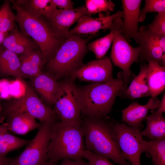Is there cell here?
Wrapping results in <instances>:
<instances>
[{"label":"cell","instance_id":"7a4b0ae2","mask_svg":"<svg viewBox=\"0 0 165 165\" xmlns=\"http://www.w3.org/2000/svg\"><path fill=\"white\" fill-rule=\"evenodd\" d=\"M111 124L107 118L84 116L82 119L86 150L119 165H130L123 157L112 136Z\"/></svg>","mask_w":165,"mask_h":165},{"label":"cell","instance_id":"5b68a950","mask_svg":"<svg viewBox=\"0 0 165 165\" xmlns=\"http://www.w3.org/2000/svg\"><path fill=\"white\" fill-rule=\"evenodd\" d=\"M16 10L15 21L20 30L36 43L42 52L46 63L52 57L62 43L66 39L61 38L52 31L44 17H37L26 12L9 0Z\"/></svg>","mask_w":165,"mask_h":165},{"label":"cell","instance_id":"7402d4cb","mask_svg":"<svg viewBox=\"0 0 165 165\" xmlns=\"http://www.w3.org/2000/svg\"><path fill=\"white\" fill-rule=\"evenodd\" d=\"M148 68L147 75L148 85L151 97H157L165 88V68L156 62L147 59Z\"/></svg>","mask_w":165,"mask_h":165},{"label":"cell","instance_id":"6da1fadb","mask_svg":"<svg viewBox=\"0 0 165 165\" xmlns=\"http://www.w3.org/2000/svg\"><path fill=\"white\" fill-rule=\"evenodd\" d=\"M127 86L120 77L105 82L77 86L81 114L85 117L107 118L117 96Z\"/></svg>","mask_w":165,"mask_h":165},{"label":"cell","instance_id":"44dd1931","mask_svg":"<svg viewBox=\"0 0 165 165\" xmlns=\"http://www.w3.org/2000/svg\"><path fill=\"white\" fill-rule=\"evenodd\" d=\"M6 116L8 117V130L15 134L25 135L40 126L34 117L26 112H16Z\"/></svg>","mask_w":165,"mask_h":165},{"label":"cell","instance_id":"cb8c5ba5","mask_svg":"<svg viewBox=\"0 0 165 165\" xmlns=\"http://www.w3.org/2000/svg\"><path fill=\"white\" fill-rule=\"evenodd\" d=\"M163 114L156 111L148 116L146 128L141 131L142 136L151 140L165 138V119Z\"/></svg>","mask_w":165,"mask_h":165},{"label":"cell","instance_id":"ab89813d","mask_svg":"<svg viewBox=\"0 0 165 165\" xmlns=\"http://www.w3.org/2000/svg\"><path fill=\"white\" fill-rule=\"evenodd\" d=\"M11 160V159L6 157H0V165H9Z\"/></svg>","mask_w":165,"mask_h":165},{"label":"cell","instance_id":"d4e9b609","mask_svg":"<svg viewBox=\"0 0 165 165\" xmlns=\"http://www.w3.org/2000/svg\"><path fill=\"white\" fill-rule=\"evenodd\" d=\"M20 7L33 16L45 18L49 17L57 8L52 0H27Z\"/></svg>","mask_w":165,"mask_h":165},{"label":"cell","instance_id":"4fadbf2b","mask_svg":"<svg viewBox=\"0 0 165 165\" xmlns=\"http://www.w3.org/2000/svg\"><path fill=\"white\" fill-rule=\"evenodd\" d=\"M31 79L32 87L48 105H53L60 88V82L51 74L42 71Z\"/></svg>","mask_w":165,"mask_h":165},{"label":"cell","instance_id":"b9f144b4","mask_svg":"<svg viewBox=\"0 0 165 165\" xmlns=\"http://www.w3.org/2000/svg\"><path fill=\"white\" fill-rule=\"evenodd\" d=\"M8 131L6 124L0 125V134Z\"/></svg>","mask_w":165,"mask_h":165},{"label":"cell","instance_id":"f1b7e54d","mask_svg":"<svg viewBox=\"0 0 165 165\" xmlns=\"http://www.w3.org/2000/svg\"><path fill=\"white\" fill-rule=\"evenodd\" d=\"M85 2L88 15L90 17L92 14L113 11L115 6V4L111 0H86Z\"/></svg>","mask_w":165,"mask_h":165},{"label":"cell","instance_id":"7bdbcfd3","mask_svg":"<svg viewBox=\"0 0 165 165\" xmlns=\"http://www.w3.org/2000/svg\"><path fill=\"white\" fill-rule=\"evenodd\" d=\"M56 163H55L51 160L49 159V160L46 161L45 163L42 165H55Z\"/></svg>","mask_w":165,"mask_h":165},{"label":"cell","instance_id":"f35d334b","mask_svg":"<svg viewBox=\"0 0 165 165\" xmlns=\"http://www.w3.org/2000/svg\"><path fill=\"white\" fill-rule=\"evenodd\" d=\"M158 109L156 111L157 112L163 114L165 112V94H163L161 100L160 101L158 107Z\"/></svg>","mask_w":165,"mask_h":165},{"label":"cell","instance_id":"f546056e","mask_svg":"<svg viewBox=\"0 0 165 165\" xmlns=\"http://www.w3.org/2000/svg\"><path fill=\"white\" fill-rule=\"evenodd\" d=\"M145 6L140 9L139 16V22L144 21L148 13L165 11V0H145Z\"/></svg>","mask_w":165,"mask_h":165},{"label":"cell","instance_id":"8992f818","mask_svg":"<svg viewBox=\"0 0 165 165\" xmlns=\"http://www.w3.org/2000/svg\"><path fill=\"white\" fill-rule=\"evenodd\" d=\"M122 22V18L116 19L107 29L114 35L110 58L112 64L122 70L119 77L127 86L132 74L130 67L134 62H139L141 50L139 46L133 47L127 41L121 32Z\"/></svg>","mask_w":165,"mask_h":165},{"label":"cell","instance_id":"ba28073f","mask_svg":"<svg viewBox=\"0 0 165 165\" xmlns=\"http://www.w3.org/2000/svg\"><path fill=\"white\" fill-rule=\"evenodd\" d=\"M75 80L67 77L60 82V86L53 109L62 123L81 124L82 119Z\"/></svg>","mask_w":165,"mask_h":165},{"label":"cell","instance_id":"60d3db41","mask_svg":"<svg viewBox=\"0 0 165 165\" xmlns=\"http://www.w3.org/2000/svg\"><path fill=\"white\" fill-rule=\"evenodd\" d=\"M7 35V34H5L0 31V46L2 45V43Z\"/></svg>","mask_w":165,"mask_h":165},{"label":"cell","instance_id":"e575fe53","mask_svg":"<svg viewBox=\"0 0 165 165\" xmlns=\"http://www.w3.org/2000/svg\"><path fill=\"white\" fill-rule=\"evenodd\" d=\"M9 82L7 79L0 80V99H9L11 98L9 90Z\"/></svg>","mask_w":165,"mask_h":165},{"label":"cell","instance_id":"484cf974","mask_svg":"<svg viewBox=\"0 0 165 165\" xmlns=\"http://www.w3.org/2000/svg\"><path fill=\"white\" fill-rule=\"evenodd\" d=\"M145 152L149 153L153 165H165V138L144 140Z\"/></svg>","mask_w":165,"mask_h":165},{"label":"cell","instance_id":"74e56055","mask_svg":"<svg viewBox=\"0 0 165 165\" xmlns=\"http://www.w3.org/2000/svg\"><path fill=\"white\" fill-rule=\"evenodd\" d=\"M58 165H90V164L88 162H86L82 160H75L65 159L62 160L61 163Z\"/></svg>","mask_w":165,"mask_h":165},{"label":"cell","instance_id":"8d00e7d4","mask_svg":"<svg viewBox=\"0 0 165 165\" xmlns=\"http://www.w3.org/2000/svg\"><path fill=\"white\" fill-rule=\"evenodd\" d=\"M3 133L0 134V157H5L7 154L12 150L5 141Z\"/></svg>","mask_w":165,"mask_h":165},{"label":"cell","instance_id":"52a82bcc","mask_svg":"<svg viewBox=\"0 0 165 165\" xmlns=\"http://www.w3.org/2000/svg\"><path fill=\"white\" fill-rule=\"evenodd\" d=\"M111 125L112 136L123 157L130 165H141V155L145 152L141 131L115 121Z\"/></svg>","mask_w":165,"mask_h":165},{"label":"cell","instance_id":"9c48e42d","mask_svg":"<svg viewBox=\"0 0 165 165\" xmlns=\"http://www.w3.org/2000/svg\"><path fill=\"white\" fill-rule=\"evenodd\" d=\"M27 113L41 122L53 124L57 118L53 110L39 97L31 86L27 83L25 95L18 99H15L7 105L4 114L18 112Z\"/></svg>","mask_w":165,"mask_h":165},{"label":"cell","instance_id":"e0dca14e","mask_svg":"<svg viewBox=\"0 0 165 165\" xmlns=\"http://www.w3.org/2000/svg\"><path fill=\"white\" fill-rule=\"evenodd\" d=\"M134 39L141 50L139 60L144 61L149 59L165 67V53L152 38L145 26L139 28Z\"/></svg>","mask_w":165,"mask_h":165},{"label":"cell","instance_id":"2e32d148","mask_svg":"<svg viewBox=\"0 0 165 165\" xmlns=\"http://www.w3.org/2000/svg\"><path fill=\"white\" fill-rule=\"evenodd\" d=\"M141 0H122V33L128 42L139 33V16Z\"/></svg>","mask_w":165,"mask_h":165},{"label":"cell","instance_id":"3957f363","mask_svg":"<svg viewBox=\"0 0 165 165\" xmlns=\"http://www.w3.org/2000/svg\"><path fill=\"white\" fill-rule=\"evenodd\" d=\"M84 137L81 124L56 122L52 124L47 152L48 159L55 163L65 159L82 160V153L86 150Z\"/></svg>","mask_w":165,"mask_h":165},{"label":"cell","instance_id":"603a6c76","mask_svg":"<svg viewBox=\"0 0 165 165\" xmlns=\"http://www.w3.org/2000/svg\"><path fill=\"white\" fill-rule=\"evenodd\" d=\"M19 56L2 46H0V74L21 78Z\"/></svg>","mask_w":165,"mask_h":165},{"label":"cell","instance_id":"1f68e13d","mask_svg":"<svg viewBox=\"0 0 165 165\" xmlns=\"http://www.w3.org/2000/svg\"><path fill=\"white\" fill-rule=\"evenodd\" d=\"M27 83L23 79L16 78L10 81L9 90L10 96L14 99H18L24 96L26 91Z\"/></svg>","mask_w":165,"mask_h":165},{"label":"cell","instance_id":"83f0119b","mask_svg":"<svg viewBox=\"0 0 165 165\" xmlns=\"http://www.w3.org/2000/svg\"><path fill=\"white\" fill-rule=\"evenodd\" d=\"M15 16L9 0H4L0 7V31L6 34L11 31L15 24Z\"/></svg>","mask_w":165,"mask_h":165},{"label":"cell","instance_id":"ffe728a7","mask_svg":"<svg viewBox=\"0 0 165 165\" xmlns=\"http://www.w3.org/2000/svg\"><path fill=\"white\" fill-rule=\"evenodd\" d=\"M148 68V64H141L138 74L128 86L119 93L118 96L122 98L130 99L151 97L147 79Z\"/></svg>","mask_w":165,"mask_h":165},{"label":"cell","instance_id":"5bb4252c","mask_svg":"<svg viewBox=\"0 0 165 165\" xmlns=\"http://www.w3.org/2000/svg\"><path fill=\"white\" fill-rule=\"evenodd\" d=\"M160 102L156 97H152L145 105L133 102L122 110V120L129 126L141 131L143 128L142 122L146 119L148 112L157 108Z\"/></svg>","mask_w":165,"mask_h":165},{"label":"cell","instance_id":"836d02e7","mask_svg":"<svg viewBox=\"0 0 165 165\" xmlns=\"http://www.w3.org/2000/svg\"><path fill=\"white\" fill-rule=\"evenodd\" d=\"M82 156V158L88 160L90 165H114L108 158L95 154L86 149L83 152Z\"/></svg>","mask_w":165,"mask_h":165},{"label":"cell","instance_id":"d6986e66","mask_svg":"<svg viewBox=\"0 0 165 165\" xmlns=\"http://www.w3.org/2000/svg\"><path fill=\"white\" fill-rule=\"evenodd\" d=\"M20 61V78L23 79L38 75L46 64L45 59L39 48L32 50L19 57Z\"/></svg>","mask_w":165,"mask_h":165},{"label":"cell","instance_id":"4dcf8cb0","mask_svg":"<svg viewBox=\"0 0 165 165\" xmlns=\"http://www.w3.org/2000/svg\"><path fill=\"white\" fill-rule=\"evenodd\" d=\"M145 26L151 33L165 36V11L158 13L153 21Z\"/></svg>","mask_w":165,"mask_h":165},{"label":"cell","instance_id":"d590c367","mask_svg":"<svg viewBox=\"0 0 165 165\" xmlns=\"http://www.w3.org/2000/svg\"><path fill=\"white\" fill-rule=\"evenodd\" d=\"M56 6L59 9L70 10L74 9V3L71 0H52Z\"/></svg>","mask_w":165,"mask_h":165},{"label":"cell","instance_id":"ac0fdd59","mask_svg":"<svg viewBox=\"0 0 165 165\" xmlns=\"http://www.w3.org/2000/svg\"><path fill=\"white\" fill-rule=\"evenodd\" d=\"M2 46L19 57L32 50L39 48L33 39L18 29L16 24L13 29L6 36Z\"/></svg>","mask_w":165,"mask_h":165},{"label":"cell","instance_id":"ee69618b","mask_svg":"<svg viewBox=\"0 0 165 165\" xmlns=\"http://www.w3.org/2000/svg\"><path fill=\"white\" fill-rule=\"evenodd\" d=\"M1 109H2L1 107V105H0V112H1Z\"/></svg>","mask_w":165,"mask_h":165},{"label":"cell","instance_id":"277c9868","mask_svg":"<svg viewBox=\"0 0 165 165\" xmlns=\"http://www.w3.org/2000/svg\"><path fill=\"white\" fill-rule=\"evenodd\" d=\"M95 35L84 38L80 35H70L60 45L52 57L46 63V72L57 80L68 77L82 64L88 52L86 46Z\"/></svg>","mask_w":165,"mask_h":165},{"label":"cell","instance_id":"d6a6232c","mask_svg":"<svg viewBox=\"0 0 165 165\" xmlns=\"http://www.w3.org/2000/svg\"><path fill=\"white\" fill-rule=\"evenodd\" d=\"M3 136L5 141L12 151L27 145L31 140L20 138L8 133V131L4 133Z\"/></svg>","mask_w":165,"mask_h":165},{"label":"cell","instance_id":"4316f807","mask_svg":"<svg viewBox=\"0 0 165 165\" xmlns=\"http://www.w3.org/2000/svg\"><path fill=\"white\" fill-rule=\"evenodd\" d=\"M113 39V35L110 31L106 35L88 43L86 47L94 53L96 59H99L105 56Z\"/></svg>","mask_w":165,"mask_h":165},{"label":"cell","instance_id":"8fae6325","mask_svg":"<svg viewBox=\"0 0 165 165\" xmlns=\"http://www.w3.org/2000/svg\"><path fill=\"white\" fill-rule=\"evenodd\" d=\"M69 77L74 80L92 83L107 82L113 78L112 65L109 57L105 56L83 64L73 72Z\"/></svg>","mask_w":165,"mask_h":165},{"label":"cell","instance_id":"7c38bea8","mask_svg":"<svg viewBox=\"0 0 165 165\" xmlns=\"http://www.w3.org/2000/svg\"><path fill=\"white\" fill-rule=\"evenodd\" d=\"M84 15L88 16L84 5L70 10L57 8L49 17L45 18L56 36L66 39L70 36L69 29L70 27Z\"/></svg>","mask_w":165,"mask_h":165},{"label":"cell","instance_id":"9a60e30c","mask_svg":"<svg viewBox=\"0 0 165 165\" xmlns=\"http://www.w3.org/2000/svg\"><path fill=\"white\" fill-rule=\"evenodd\" d=\"M122 17L123 12L121 11L111 15L97 18L83 16L78 20L76 26L69 30L70 36L74 34L95 35L100 30L107 29L115 19L122 18Z\"/></svg>","mask_w":165,"mask_h":165},{"label":"cell","instance_id":"30bf717a","mask_svg":"<svg viewBox=\"0 0 165 165\" xmlns=\"http://www.w3.org/2000/svg\"><path fill=\"white\" fill-rule=\"evenodd\" d=\"M40 124L34 138L18 157L11 159L9 165H42L47 161L53 124L44 122Z\"/></svg>","mask_w":165,"mask_h":165}]
</instances>
